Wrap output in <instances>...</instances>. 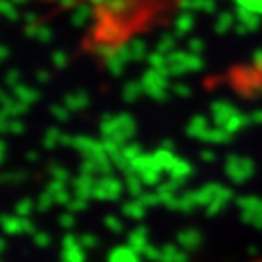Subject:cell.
I'll return each instance as SVG.
<instances>
[{"instance_id": "1", "label": "cell", "mask_w": 262, "mask_h": 262, "mask_svg": "<svg viewBox=\"0 0 262 262\" xmlns=\"http://www.w3.org/2000/svg\"><path fill=\"white\" fill-rule=\"evenodd\" d=\"M37 2H53V0H37Z\"/></svg>"}]
</instances>
